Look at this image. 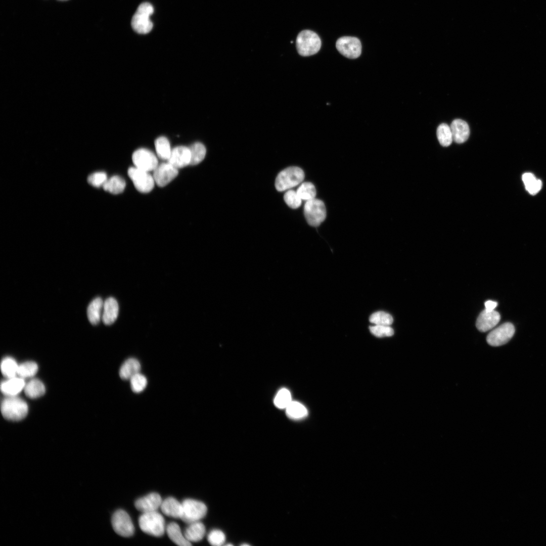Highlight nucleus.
<instances>
[{
	"mask_svg": "<svg viewBox=\"0 0 546 546\" xmlns=\"http://www.w3.org/2000/svg\"><path fill=\"white\" fill-rule=\"evenodd\" d=\"M304 173L298 167H290L281 171L277 175L275 186L279 191H284L298 185L303 181Z\"/></svg>",
	"mask_w": 546,
	"mask_h": 546,
	"instance_id": "39448f33",
	"label": "nucleus"
},
{
	"mask_svg": "<svg viewBox=\"0 0 546 546\" xmlns=\"http://www.w3.org/2000/svg\"><path fill=\"white\" fill-rule=\"evenodd\" d=\"M19 365L11 357L4 358L1 362V369L3 375L7 378L17 376Z\"/></svg>",
	"mask_w": 546,
	"mask_h": 546,
	"instance_id": "cd10ccee",
	"label": "nucleus"
},
{
	"mask_svg": "<svg viewBox=\"0 0 546 546\" xmlns=\"http://www.w3.org/2000/svg\"><path fill=\"white\" fill-rule=\"evenodd\" d=\"M25 384L24 379L15 376L2 382L1 390L6 396H17L24 389Z\"/></svg>",
	"mask_w": 546,
	"mask_h": 546,
	"instance_id": "f3484780",
	"label": "nucleus"
},
{
	"mask_svg": "<svg viewBox=\"0 0 546 546\" xmlns=\"http://www.w3.org/2000/svg\"><path fill=\"white\" fill-rule=\"evenodd\" d=\"M87 182L96 187L103 186L108 179L107 174L102 171L96 172L90 174L87 177Z\"/></svg>",
	"mask_w": 546,
	"mask_h": 546,
	"instance_id": "a19ab883",
	"label": "nucleus"
},
{
	"mask_svg": "<svg viewBox=\"0 0 546 546\" xmlns=\"http://www.w3.org/2000/svg\"><path fill=\"white\" fill-rule=\"evenodd\" d=\"M162 500L161 496L156 492L150 493L135 500V508L142 513L157 511L160 507Z\"/></svg>",
	"mask_w": 546,
	"mask_h": 546,
	"instance_id": "4468645a",
	"label": "nucleus"
},
{
	"mask_svg": "<svg viewBox=\"0 0 546 546\" xmlns=\"http://www.w3.org/2000/svg\"><path fill=\"white\" fill-rule=\"evenodd\" d=\"M177 169L168 162L158 165L153 175L155 183L161 187L166 186L176 177Z\"/></svg>",
	"mask_w": 546,
	"mask_h": 546,
	"instance_id": "ddd939ff",
	"label": "nucleus"
},
{
	"mask_svg": "<svg viewBox=\"0 0 546 546\" xmlns=\"http://www.w3.org/2000/svg\"><path fill=\"white\" fill-rule=\"evenodd\" d=\"M154 12L152 5L149 3L141 4L137 9L131 20V26L138 33L146 34L153 28L150 16Z\"/></svg>",
	"mask_w": 546,
	"mask_h": 546,
	"instance_id": "20e7f679",
	"label": "nucleus"
},
{
	"mask_svg": "<svg viewBox=\"0 0 546 546\" xmlns=\"http://www.w3.org/2000/svg\"><path fill=\"white\" fill-rule=\"evenodd\" d=\"M155 147L158 156L163 160H168L172 150L168 140L165 136H160L155 141Z\"/></svg>",
	"mask_w": 546,
	"mask_h": 546,
	"instance_id": "bb28decb",
	"label": "nucleus"
},
{
	"mask_svg": "<svg viewBox=\"0 0 546 546\" xmlns=\"http://www.w3.org/2000/svg\"><path fill=\"white\" fill-rule=\"evenodd\" d=\"M181 505L182 512L180 519L187 524L199 521L207 513V507L202 502L188 498L183 500Z\"/></svg>",
	"mask_w": 546,
	"mask_h": 546,
	"instance_id": "423d86ee",
	"label": "nucleus"
},
{
	"mask_svg": "<svg viewBox=\"0 0 546 546\" xmlns=\"http://www.w3.org/2000/svg\"><path fill=\"white\" fill-rule=\"evenodd\" d=\"M242 545H249V544H248L247 543H245V544H242Z\"/></svg>",
	"mask_w": 546,
	"mask_h": 546,
	"instance_id": "37998d69",
	"label": "nucleus"
},
{
	"mask_svg": "<svg viewBox=\"0 0 546 546\" xmlns=\"http://www.w3.org/2000/svg\"><path fill=\"white\" fill-rule=\"evenodd\" d=\"M291 394L289 390L282 388L277 393L274 404L279 408H286L292 401Z\"/></svg>",
	"mask_w": 546,
	"mask_h": 546,
	"instance_id": "72a5a7b5",
	"label": "nucleus"
},
{
	"mask_svg": "<svg viewBox=\"0 0 546 546\" xmlns=\"http://www.w3.org/2000/svg\"><path fill=\"white\" fill-rule=\"evenodd\" d=\"M59 1H68V0H59Z\"/></svg>",
	"mask_w": 546,
	"mask_h": 546,
	"instance_id": "c03bdc74",
	"label": "nucleus"
},
{
	"mask_svg": "<svg viewBox=\"0 0 546 546\" xmlns=\"http://www.w3.org/2000/svg\"><path fill=\"white\" fill-rule=\"evenodd\" d=\"M38 366L32 361L24 362L18 366L17 376L25 379L33 377L37 372Z\"/></svg>",
	"mask_w": 546,
	"mask_h": 546,
	"instance_id": "473e14b6",
	"label": "nucleus"
},
{
	"mask_svg": "<svg viewBox=\"0 0 546 546\" xmlns=\"http://www.w3.org/2000/svg\"><path fill=\"white\" fill-rule=\"evenodd\" d=\"M522 180L526 189L532 195L536 194L541 188V180L537 179L532 173L528 172L523 174Z\"/></svg>",
	"mask_w": 546,
	"mask_h": 546,
	"instance_id": "2f4dec72",
	"label": "nucleus"
},
{
	"mask_svg": "<svg viewBox=\"0 0 546 546\" xmlns=\"http://www.w3.org/2000/svg\"><path fill=\"white\" fill-rule=\"evenodd\" d=\"M207 539L210 544L214 546H220L224 543L225 535L221 530L213 529L209 533Z\"/></svg>",
	"mask_w": 546,
	"mask_h": 546,
	"instance_id": "4c0bfd02",
	"label": "nucleus"
},
{
	"mask_svg": "<svg viewBox=\"0 0 546 546\" xmlns=\"http://www.w3.org/2000/svg\"><path fill=\"white\" fill-rule=\"evenodd\" d=\"M287 416L293 419H300L307 414L306 407L297 401H292L285 408Z\"/></svg>",
	"mask_w": 546,
	"mask_h": 546,
	"instance_id": "7c9ffc66",
	"label": "nucleus"
},
{
	"mask_svg": "<svg viewBox=\"0 0 546 546\" xmlns=\"http://www.w3.org/2000/svg\"><path fill=\"white\" fill-rule=\"evenodd\" d=\"M111 523L114 531L123 537H130L134 531V527L132 520L125 511L118 510L112 515Z\"/></svg>",
	"mask_w": 546,
	"mask_h": 546,
	"instance_id": "6e6552de",
	"label": "nucleus"
},
{
	"mask_svg": "<svg viewBox=\"0 0 546 546\" xmlns=\"http://www.w3.org/2000/svg\"><path fill=\"white\" fill-rule=\"evenodd\" d=\"M141 366L139 361L134 358H129L122 364L119 369V376L123 380H130L140 372Z\"/></svg>",
	"mask_w": 546,
	"mask_h": 546,
	"instance_id": "4be33fe9",
	"label": "nucleus"
},
{
	"mask_svg": "<svg viewBox=\"0 0 546 546\" xmlns=\"http://www.w3.org/2000/svg\"><path fill=\"white\" fill-rule=\"evenodd\" d=\"M437 137L440 145L443 147L450 145L453 141L450 126L446 123L440 124L437 129Z\"/></svg>",
	"mask_w": 546,
	"mask_h": 546,
	"instance_id": "c756f323",
	"label": "nucleus"
},
{
	"mask_svg": "<svg viewBox=\"0 0 546 546\" xmlns=\"http://www.w3.org/2000/svg\"><path fill=\"white\" fill-rule=\"evenodd\" d=\"M296 48L298 54L304 57L315 54L320 50L321 40L318 35L310 30H304L298 34Z\"/></svg>",
	"mask_w": 546,
	"mask_h": 546,
	"instance_id": "7ed1b4c3",
	"label": "nucleus"
},
{
	"mask_svg": "<svg viewBox=\"0 0 546 546\" xmlns=\"http://www.w3.org/2000/svg\"><path fill=\"white\" fill-rule=\"evenodd\" d=\"M104 302L101 298L96 297L89 303L87 309V315L92 325L98 324L102 319Z\"/></svg>",
	"mask_w": 546,
	"mask_h": 546,
	"instance_id": "5701e85b",
	"label": "nucleus"
},
{
	"mask_svg": "<svg viewBox=\"0 0 546 546\" xmlns=\"http://www.w3.org/2000/svg\"><path fill=\"white\" fill-rule=\"evenodd\" d=\"M167 162L177 169L190 165L191 152L189 147L181 146L172 149Z\"/></svg>",
	"mask_w": 546,
	"mask_h": 546,
	"instance_id": "2eb2a0df",
	"label": "nucleus"
},
{
	"mask_svg": "<svg viewBox=\"0 0 546 546\" xmlns=\"http://www.w3.org/2000/svg\"><path fill=\"white\" fill-rule=\"evenodd\" d=\"M189 524L184 532L186 539L190 542H198L201 540L205 534L204 525L200 521Z\"/></svg>",
	"mask_w": 546,
	"mask_h": 546,
	"instance_id": "412c9836",
	"label": "nucleus"
},
{
	"mask_svg": "<svg viewBox=\"0 0 546 546\" xmlns=\"http://www.w3.org/2000/svg\"><path fill=\"white\" fill-rule=\"evenodd\" d=\"M304 214L310 225L317 226L326 218L325 205L322 201L315 198L307 201L304 207Z\"/></svg>",
	"mask_w": 546,
	"mask_h": 546,
	"instance_id": "0eeeda50",
	"label": "nucleus"
},
{
	"mask_svg": "<svg viewBox=\"0 0 546 546\" xmlns=\"http://www.w3.org/2000/svg\"><path fill=\"white\" fill-rule=\"evenodd\" d=\"M450 129L452 132L453 141L458 143L462 144L465 142L469 138L470 135V129L468 123L460 119H456L451 122Z\"/></svg>",
	"mask_w": 546,
	"mask_h": 546,
	"instance_id": "a211bd4d",
	"label": "nucleus"
},
{
	"mask_svg": "<svg viewBox=\"0 0 546 546\" xmlns=\"http://www.w3.org/2000/svg\"><path fill=\"white\" fill-rule=\"evenodd\" d=\"M500 319V316L497 311L494 310L487 311L484 309L479 315L476 326L479 331L485 332L494 328Z\"/></svg>",
	"mask_w": 546,
	"mask_h": 546,
	"instance_id": "dca6fc26",
	"label": "nucleus"
},
{
	"mask_svg": "<svg viewBox=\"0 0 546 546\" xmlns=\"http://www.w3.org/2000/svg\"><path fill=\"white\" fill-rule=\"evenodd\" d=\"M336 47L340 54L349 59H356L361 54V42L355 37H341L337 40Z\"/></svg>",
	"mask_w": 546,
	"mask_h": 546,
	"instance_id": "9b49d317",
	"label": "nucleus"
},
{
	"mask_svg": "<svg viewBox=\"0 0 546 546\" xmlns=\"http://www.w3.org/2000/svg\"><path fill=\"white\" fill-rule=\"evenodd\" d=\"M161 510L163 513L174 518H180L182 512V505L173 497H168L162 500Z\"/></svg>",
	"mask_w": 546,
	"mask_h": 546,
	"instance_id": "aec40b11",
	"label": "nucleus"
},
{
	"mask_svg": "<svg viewBox=\"0 0 546 546\" xmlns=\"http://www.w3.org/2000/svg\"><path fill=\"white\" fill-rule=\"evenodd\" d=\"M166 531L169 538L175 544L180 546L191 545L182 533L179 526L175 522L169 523L166 527Z\"/></svg>",
	"mask_w": 546,
	"mask_h": 546,
	"instance_id": "b1692460",
	"label": "nucleus"
},
{
	"mask_svg": "<svg viewBox=\"0 0 546 546\" xmlns=\"http://www.w3.org/2000/svg\"><path fill=\"white\" fill-rule=\"evenodd\" d=\"M301 200L308 201L314 199L316 190L314 185L309 182L302 183L296 191Z\"/></svg>",
	"mask_w": 546,
	"mask_h": 546,
	"instance_id": "f704fd0d",
	"label": "nucleus"
},
{
	"mask_svg": "<svg viewBox=\"0 0 546 546\" xmlns=\"http://www.w3.org/2000/svg\"><path fill=\"white\" fill-rule=\"evenodd\" d=\"M129 380L131 388L135 393L142 392L147 385L146 377L140 372L132 377Z\"/></svg>",
	"mask_w": 546,
	"mask_h": 546,
	"instance_id": "e433bc0d",
	"label": "nucleus"
},
{
	"mask_svg": "<svg viewBox=\"0 0 546 546\" xmlns=\"http://www.w3.org/2000/svg\"><path fill=\"white\" fill-rule=\"evenodd\" d=\"M371 332L379 337L391 336L393 335L394 331L390 326L375 325L370 327Z\"/></svg>",
	"mask_w": 546,
	"mask_h": 546,
	"instance_id": "ea45409f",
	"label": "nucleus"
},
{
	"mask_svg": "<svg viewBox=\"0 0 546 546\" xmlns=\"http://www.w3.org/2000/svg\"><path fill=\"white\" fill-rule=\"evenodd\" d=\"M284 199L286 203L293 209L298 208L301 204V199L297 192L293 190H289L286 192L284 195Z\"/></svg>",
	"mask_w": 546,
	"mask_h": 546,
	"instance_id": "58836bf2",
	"label": "nucleus"
},
{
	"mask_svg": "<svg viewBox=\"0 0 546 546\" xmlns=\"http://www.w3.org/2000/svg\"><path fill=\"white\" fill-rule=\"evenodd\" d=\"M128 175L136 189L141 193H149L154 187V177L148 171L135 167H130L128 170Z\"/></svg>",
	"mask_w": 546,
	"mask_h": 546,
	"instance_id": "1a4fd4ad",
	"label": "nucleus"
},
{
	"mask_svg": "<svg viewBox=\"0 0 546 546\" xmlns=\"http://www.w3.org/2000/svg\"><path fill=\"white\" fill-rule=\"evenodd\" d=\"M1 410L6 419L18 421L27 416L28 407L27 403L17 396H6L2 401Z\"/></svg>",
	"mask_w": 546,
	"mask_h": 546,
	"instance_id": "f257e3e1",
	"label": "nucleus"
},
{
	"mask_svg": "<svg viewBox=\"0 0 546 546\" xmlns=\"http://www.w3.org/2000/svg\"><path fill=\"white\" fill-rule=\"evenodd\" d=\"M515 328L510 323H504L493 329L487 335L488 344L492 346H499L506 344L515 333Z\"/></svg>",
	"mask_w": 546,
	"mask_h": 546,
	"instance_id": "9d476101",
	"label": "nucleus"
},
{
	"mask_svg": "<svg viewBox=\"0 0 546 546\" xmlns=\"http://www.w3.org/2000/svg\"><path fill=\"white\" fill-rule=\"evenodd\" d=\"M139 524L143 532L156 537L163 535L166 530L164 519L157 511L143 513L139 518Z\"/></svg>",
	"mask_w": 546,
	"mask_h": 546,
	"instance_id": "f03ea898",
	"label": "nucleus"
},
{
	"mask_svg": "<svg viewBox=\"0 0 546 546\" xmlns=\"http://www.w3.org/2000/svg\"><path fill=\"white\" fill-rule=\"evenodd\" d=\"M24 391L27 397L36 398L43 395L46 389L41 381L37 379H32L25 384Z\"/></svg>",
	"mask_w": 546,
	"mask_h": 546,
	"instance_id": "393cba45",
	"label": "nucleus"
},
{
	"mask_svg": "<svg viewBox=\"0 0 546 546\" xmlns=\"http://www.w3.org/2000/svg\"><path fill=\"white\" fill-rule=\"evenodd\" d=\"M119 306L116 300L113 297L108 298L104 302L102 320L107 325L113 324L117 319Z\"/></svg>",
	"mask_w": 546,
	"mask_h": 546,
	"instance_id": "6ab92c4d",
	"label": "nucleus"
},
{
	"mask_svg": "<svg viewBox=\"0 0 546 546\" xmlns=\"http://www.w3.org/2000/svg\"><path fill=\"white\" fill-rule=\"evenodd\" d=\"M191 152V165H195L200 163L205 158L206 150L201 143L196 142L189 147Z\"/></svg>",
	"mask_w": 546,
	"mask_h": 546,
	"instance_id": "c85d7f7f",
	"label": "nucleus"
},
{
	"mask_svg": "<svg viewBox=\"0 0 546 546\" xmlns=\"http://www.w3.org/2000/svg\"><path fill=\"white\" fill-rule=\"evenodd\" d=\"M485 310L487 311L494 310V308L497 305V303L495 301L492 300H488L485 302Z\"/></svg>",
	"mask_w": 546,
	"mask_h": 546,
	"instance_id": "79ce46f5",
	"label": "nucleus"
},
{
	"mask_svg": "<svg viewBox=\"0 0 546 546\" xmlns=\"http://www.w3.org/2000/svg\"><path fill=\"white\" fill-rule=\"evenodd\" d=\"M125 187V181L120 176L114 175L108 179L103 186L104 190L113 194L121 193Z\"/></svg>",
	"mask_w": 546,
	"mask_h": 546,
	"instance_id": "a878e982",
	"label": "nucleus"
},
{
	"mask_svg": "<svg viewBox=\"0 0 546 546\" xmlns=\"http://www.w3.org/2000/svg\"><path fill=\"white\" fill-rule=\"evenodd\" d=\"M370 322L375 325L390 326L393 323L392 316L384 311H377L370 317Z\"/></svg>",
	"mask_w": 546,
	"mask_h": 546,
	"instance_id": "c9c22d12",
	"label": "nucleus"
},
{
	"mask_svg": "<svg viewBox=\"0 0 546 546\" xmlns=\"http://www.w3.org/2000/svg\"><path fill=\"white\" fill-rule=\"evenodd\" d=\"M132 160L135 167L148 172L154 171L158 165L155 154L145 148L135 151L132 154Z\"/></svg>",
	"mask_w": 546,
	"mask_h": 546,
	"instance_id": "f8f14e48",
	"label": "nucleus"
}]
</instances>
